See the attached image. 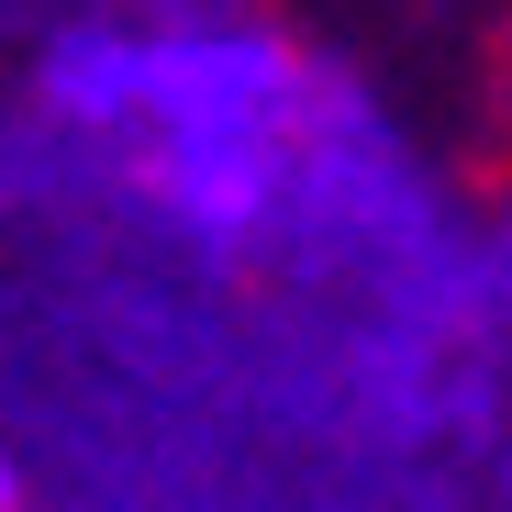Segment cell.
Returning <instances> with one entry per match:
<instances>
[{
	"label": "cell",
	"instance_id": "1",
	"mask_svg": "<svg viewBox=\"0 0 512 512\" xmlns=\"http://www.w3.org/2000/svg\"><path fill=\"white\" fill-rule=\"evenodd\" d=\"M0 501H12V479H0Z\"/></svg>",
	"mask_w": 512,
	"mask_h": 512
}]
</instances>
